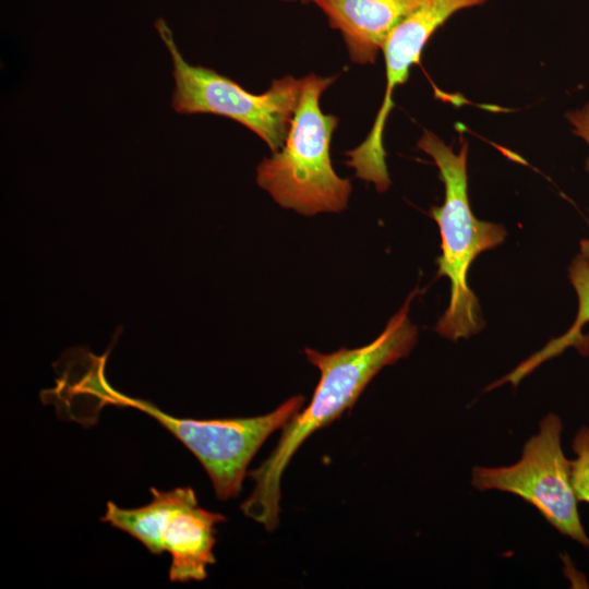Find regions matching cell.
Here are the masks:
<instances>
[{
  "label": "cell",
  "mask_w": 589,
  "mask_h": 589,
  "mask_svg": "<svg viewBox=\"0 0 589 589\" xmlns=\"http://www.w3.org/2000/svg\"><path fill=\"white\" fill-rule=\"evenodd\" d=\"M149 491L152 501L137 508L107 502L100 520L129 533L152 554L168 552L170 581L204 580L207 567L216 562V526L226 517L201 507L191 486Z\"/></svg>",
  "instance_id": "8992f818"
},
{
  "label": "cell",
  "mask_w": 589,
  "mask_h": 589,
  "mask_svg": "<svg viewBox=\"0 0 589 589\" xmlns=\"http://www.w3.org/2000/svg\"><path fill=\"white\" fill-rule=\"evenodd\" d=\"M580 255L587 261L589 264V239L581 240L580 242Z\"/></svg>",
  "instance_id": "4fadbf2b"
},
{
  "label": "cell",
  "mask_w": 589,
  "mask_h": 589,
  "mask_svg": "<svg viewBox=\"0 0 589 589\" xmlns=\"http://www.w3.org/2000/svg\"><path fill=\"white\" fill-rule=\"evenodd\" d=\"M414 292L370 344L340 348L330 353L305 348L310 363L320 371V381L310 404L283 426L271 455L247 473L255 485L241 504L243 514L272 532L279 524L280 481L291 458L314 432L329 425L352 408L372 378L386 365L407 357L414 347L418 329L408 312Z\"/></svg>",
  "instance_id": "7a4b0ae2"
},
{
  "label": "cell",
  "mask_w": 589,
  "mask_h": 589,
  "mask_svg": "<svg viewBox=\"0 0 589 589\" xmlns=\"http://www.w3.org/2000/svg\"><path fill=\"white\" fill-rule=\"evenodd\" d=\"M486 0H422L392 31L382 49L386 68V89L372 128L361 144L346 152L348 167L356 176L385 192L390 185L384 148V129L394 108V89L404 84L418 63L433 33L456 12L481 5Z\"/></svg>",
  "instance_id": "ba28073f"
},
{
  "label": "cell",
  "mask_w": 589,
  "mask_h": 589,
  "mask_svg": "<svg viewBox=\"0 0 589 589\" xmlns=\"http://www.w3.org/2000/svg\"><path fill=\"white\" fill-rule=\"evenodd\" d=\"M107 354H88L64 374L60 385L63 418L91 425L107 405L147 413L196 457L219 500L239 495L248 465L257 450L302 406L301 399L292 396L273 411L256 417L211 420L173 417L148 400L127 396L111 387L105 376Z\"/></svg>",
  "instance_id": "6da1fadb"
},
{
  "label": "cell",
  "mask_w": 589,
  "mask_h": 589,
  "mask_svg": "<svg viewBox=\"0 0 589 589\" xmlns=\"http://www.w3.org/2000/svg\"><path fill=\"white\" fill-rule=\"evenodd\" d=\"M280 1H284V2H298V3H302V4H308V3H312V0H280Z\"/></svg>",
  "instance_id": "5bb4252c"
},
{
  "label": "cell",
  "mask_w": 589,
  "mask_h": 589,
  "mask_svg": "<svg viewBox=\"0 0 589 589\" xmlns=\"http://www.w3.org/2000/svg\"><path fill=\"white\" fill-rule=\"evenodd\" d=\"M155 28L172 61L173 110L181 115L211 113L231 119L261 137L272 153L284 144L302 86V77L274 80L267 91L254 94L218 72L189 63L171 28L160 17Z\"/></svg>",
  "instance_id": "5b68a950"
},
{
  "label": "cell",
  "mask_w": 589,
  "mask_h": 589,
  "mask_svg": "<svg viewBox=\"0 0 589 589\" xmlns=\"http://www.w3.org/2000/svg\"><path fill=\"white\" fill-rule=\"evenodd\" d=\"M422 0H312L337 29L352 62L374 63L398 23Z\"/></svg>",
  "instance_id": "9c48e42d"
},
{
  "label": "cell",
  "mask_w": 589,
  "mask_h": 589,
  "mask_svg": "<svg viewBox=\"0 0 589 589\" xmlns=\"http://www.w3.org/2000/svg\"><path fill=\"white\" fill-rule=\"evenodd\" d=\"M336 75L310 73L302 86L283 146L256 168V182L284 208L304 216L337 213L347 207L349 179L333 168L330 143L338 117L324 113L321 97Z\"/></svg>",
  "instance_id": "3957f363"
},
{
  "label": "cell",
  "mask_w": 589,
  "mask_h": 589,
  "mask_svg": "<svg viewBox=\"0 0 589 589\" xmlns=\"http://www.w3.org/2000/svg\"><path fill=\"white\" fill-rule=\"evenodd\" d=\"M566 118L574 127V134L582 137L589 145V103L581 109L568 111ZM586 170L589 172V157L586 161Z\"/></svg>",
  "instance_id": "7c38bea8"
},
{
  "label": "cell",
  "mask_w": 589,
  "mask_h": 589,
  "mask_svg": "<svg viewBox=\"0 0 589 589\" xmlns=\"http://www.w3.org/2000/svg\"><path fill=\"white\" fill-rule=\"evenodd\" d=\"M568 276L578 298V312L572 327L561 337L549 341L541 350L526 359L509 374L493 383L492 387L506 382L517 385L542 362L558 356L568 347L580 348L584 346L586 348V340L580 330L589 322V264L581 255L576 256L569 265Z\"/></svg>",
  "instance_id": "30bf717a"
},
{
  "label": "cell",
  "mask_w": 589,
  "mask_h": 589,
  "mask_svg": "<svg viewBox=\"0 0 589 589\" xmlns=\"http://www.w3.org/2000/svg\"><path fill=\"white\" fill-rule=\"evenodd\" d=\"M561 418L545 416L539 431L524 445L520 459L502 467H474L471 485L479 491L514 494L536 507L560 533L589 548L578 498L570 478V460L562 448Z\"/></svg>",
  "instance_id": "52a82bcc"
},
{
  "label": "cell",
  "mask_w": 589,
  "mask_h": 589,
  "mask_svg": "<svg viewBox=\"0 0 589 589\" xmlns=\"http://www.w3.org/2000/svg\"><path fill=\"white\" fill-rule=\"evenodd\" d=\"M418 147L432 157L445 188L443 205L430 209L442 239V255L436 260L437 277L450 280L449 305L435 330L456 341L478 333L483 326L479 300L467 283L468 271L480 253L504 241L506 230L502 225L478 219L471 211L465 141L455 153L436 134L424 130Z\"/></svg>",
  "instance_id": "277c9868"
},
{
  "label": "cell",
  "mask_w": 589,
  "mask_h": 589,
  "mask_svg": "<svg viewBox=\"0 0 589 589\" xmlns=\"http://www.w3.org/2000/svg\"><path fill=\"white\" fill-rule=\"evenodd\" d=\"M570 478L579 502L589 504V426H581L572 443Z\"/></svg>",
  "instance_id": "8fae6325"
}]
</instances>
